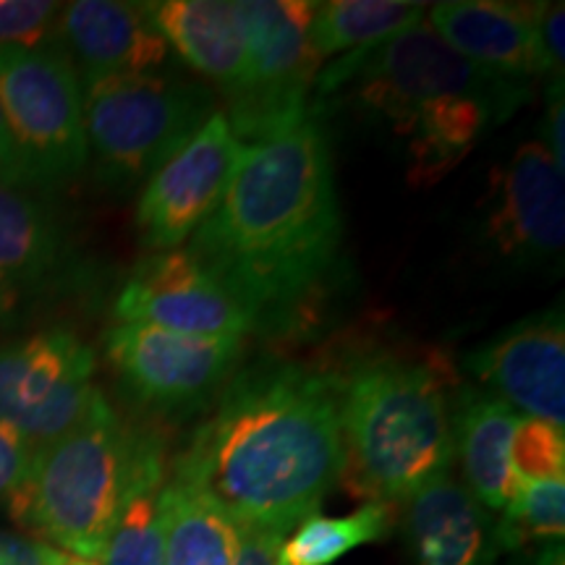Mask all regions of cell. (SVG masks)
Wrapping results in <instances>:
<instances>
[{"instance_id":"5","label":"cell","mask_w":565,"mask_h":565,"mask_svg":"<svg viewBox=\"0 0 565 565\" xmlns=\"http://www.w3.org/2000/svg\"><path fill=\"white\" fill-rule=\"evenodd\" d=\"M317 95L330 97L351 84V100L380 118L398 137L424 105L443 97H487L515 110L529 97L519 84L475 66L437 34L427 21L395 38L345 53L317 76Z\"/></svg>"},{"instance_id":"6","label":"cell","mask_w":565,"mask_h":565,"mask_svg":"<svg viewBox=\"0 0 565 565\" xmlns=\"http://www.w3.org/2000/svg\"><path fill=\"white\" fill-rule=\"evenodd\" d=\"M84 92L87 166L108 189L141 186L212 116V95L175 74H129Z\"/></svg>"},{"instance_id":"15","label":"cell","mask_w":565,"mask_h":565,"mask_svg":"<svg viewBox=\"0 0 565 565\" xmlns=\"http://www.w3.org/2000/svg\"><path fill=\"white\" fill-rule=\"evenodd\" d=\"M53 38L74 63L82 89L110 76L158 74L171 53L145 3L124 0L66 3Z\"/></svg>"},{"instance_id":"17","label":"cell","mask_w":565,"mask_h":565,"mask_svg":"<svg viewBox=\"0 0 565 565\" xmlns=\"http://www.w3.org/2000/svg\"><path fill=\"white\" fill-rule=\"evenodd\" d=\"M74 273V246L51 204L32 192L0 186V288L21 296L53 294Z\"/></svg>"},{"instance_id":"12","label":"cell","mask_w":565,"mask_h":565,"mask_svg":"<svg viewBox=\"0 0 565 565\" xmlns=\"http://www.w3.org/2000/svg\"><path fill=\"white\" fill-rule=\"evenodd\" d=\"M121 322L186 335L244 338L257 333L249 309L186 246L139 263L116 296Z\"/></svg>"},{"instance_id":"29","label":"cell","mask_w":565,"mask_h":565,"mask_svg":"<svg viewBox=\"0 0 565 565\" xmlns=\"http://www.w3.org/2000/svg\"><path fill=\"white\" fill-rule=\"evenodd\" d=\"M32 448L13 429L0 424V505L9 511L30 475Z\"/></svg>"},{"instance_id":"20","label":"cell","mask_w":565,"mask_h":565,"mask_svg":"<svg viewBox=\"0 0 565 565\" xmlns=\"http://www.w3.org/2000/svg\"><path fill=\"white\" fill-rule=\"evenodd\" d=\"M521 416L482 387H461L454 404V448L461 458L466 490L487 511L511 503L519 479L511 466V443Z\"/></svg>"},{"instance_id":"4","label":"cell","mask_w":565,"mask_h":565,"mask_svg":"<svg viewBox=\"0 0 565 565\" xmlns=\"http://www.w3.org/2000/svg\"><path fill=\"white\" fill-rule=\"evenodd\" d=\"M147 429L129 427L97 391L74 427L32 450L9 515L32 540L100 561Z\"/></svg>"},{"instance_id":"37","label":"cell","mask_w":565,"mask_h":565,"mask_svg":"<svg viewBox=\"0 0 565 565\" xmlns=\"http://www.w3.org/2000/svg\"><path fill=\"white\" fill-rule=\"evenodd\" d=\"M11 307H13V301H11V296L3 291V288H0V320H3L6 315L11 312Z\"/></svg>"},{"instance_id":"7","label":"cell","mask_w":565,"mask_h":565,"mask_svg":"<svg viewBox=\"0 0 565 565\" xmlns=\"http://www.w3.org/2000/svg\"><path fill=\"white\" fill-rule=\"evenodd\" d=\"M0 110L32 192L79 179L87 168L84 92L58 40L0 47Z\"/></svg>"},{"instance_id":"8","label":"cell","mask_w":565,"mask_h":565,"mask_svg":"<svg viewBox=\"0 0 565 565\" xmlns=\"http://www.w3.org/2000/svg\"><path fill=\"white\" fill-rule=\"evenodd\" d=\"M246 42V79L225 95L233 137H273L307 116V97L322 61L309 45V0H236Z\"/></svg>"},{"instance_id":"18","label":"cell","mask_w":565,"mask_h":565,"mask_svg":"<svg viewBox=\"0 0 565 565\" xmlns=\"http://www.w3.org/2000/svg\"><path fill=\"white\" fill-rule=\"evenodd\" d=\"M406 534L416 565H492L500 553L487 508L450 475L406 500Z\"/></svg>"},{"instance_id":"3","label":"cell","mask_w":565,"mask_h":565,"mask_svg":"<svg viewBox=\"0 0 565 565\" xmlns=\"http://www.w3.org/2000/svg\"><path fill=\"white\" fill-rule=\"evenodd\" d=\"M341 406V482L366 503H406L429 479L448 475L454 385L443 351H380L333 366Z\"/></svg>"},{"instance_id":"35","label":"cell","mask_w":565,"mask_h":565,"mask_svg":"<svg viewBox=\"0 0 565 565\" xmlns=\"http://www.w3.org/2000/svg\"><path fill=\"white\" fill-rule=\"evenodd\" d=\"M534 565H565L563 542H547V545H542Z\"/></svg>"},{"instance_id":"32","label":"cell","mask_w":565,"mask_h":565,"mask_svg":"<svg viewBox=\"0 0 565 565\" xmlns=\"http://www.w3.org/2000/svg\"><path fill=\"white\" fill-rule=\"evenodd\" d=\"M55 547L0 529V565H51Z\"/></svg>"},{"instance_id":"22","label":"cell","mask_w":565,"mask_h":565,"mask_svg":"<svg viewBox=\"0 0 565 565\" xmlns=\"http://www.w3.org/2000/svg\"><path fill=\"white\" fill-rule=\"evenodd\" d=\"M168 450L158 433L147 429L141 440L137 466L105 542L100 565H166V490Z\"/></svg>"},{"instance_id":"27","label":"cell","mask_w":565,"mask_h":565,"mask_svg":"<svg viewBox=\"0 0 565 565\" xmlns=\"http://www.w3.org/2000/svg\"><path fill=\"white\" fill-rule=\"evenodd\" d=\"M511 466L519 482H555L565 479L563 427L524 416L515 424Z\"/></svg>"},{"instance_id":"9","label":"cell","mask_w":565,"mask_h":565,"mask_svg":"<svg viewBox=\"0 0 565 565\" xmlns=\"http://www.w3.org/2000/svg\"><path fill=\"white\" fill-rule=\"evenodd\" d=\"M95 351L66 328L0 345V424L32 450L55 440L95 401Z\"/></svg>"},{"instance_id":"14","label":"cell","mask_w":565,"mask_h":565,"mask_svg":"<svg viewBox=\"0 0 565 565\" xmlns=\"http://www.w3.org/2000/svg\"><path fill=\"white\" fill-rule=\"evenodd\" d=\"M482 391L526 416L565 424V328L561 307L515 322L466 359Z\"/></svg>"},{"instance_id":"33","label":"cell","mask_w":565,"mask_h":565,"mask_svg":"<svg viewBox=\"0 0 565 565\" xmlns=\"http://www.w3.org/2000/svg\"><path fill=\"white\" fill-rule=\"evenodd\" d=\"M563 82L550 84V100H547V118H545V137L547 141L542 145L547 147V152L553 154V160L563 168L565 162V141H563Z\"/></svg>"},{"instance_id":"1","label":"cell","mask_w":565,"mask_h":565,"mask_svg":"<svg viewBox=\"0 0 565 565\" xmlns=\"http://www.w3.org/2000/svg\"><path fill=\"white\" fill-rule=\"evenodd\" d=\"M341 242L328 134L307 113L242 147L221 204L186 249L267 330L301 320L324 294Z\"/></svg>"},{"instance_id":"2","label":"cell","mask_w":565,"mask_h":565,"mask_svg":"<svg viewBox=\"0 0 565 565\" xmlns=\"http://www.w3.org/2000/svg\"><path fill=\"white\" fill-rule=\"evenodd\" d=\"M215 404L168 477L194 487L233 526L286 534L315 515L343 471L333 366H252Z\"/></svg>"},{"instance_id":"21","label":"cell","mask_w":565,"mask_h":565,"mask_svg":"<svg viewBox=\"0 0 565 565\" xmlns=\"http://www.w3.org/2000/svg\"><path fill=\"white\" fill-rule=\"evenodd\" d=\"M513 110L487 97H443L416 113L406 129L408 183L433 186L458 168L492 126L505 121Z\"/></svg>"},{"instance_id":"13","label":"cell","mask_w":565,"mask_h":565,"mask_svg":"<svg viewBox=\"0 0 565 565\" xmlns=\"http://www.w3.org/2000/svg\"><path fill=\"white\" fill-rule=\"evenodd\" d=\"M487 242L508 263L540 265L565 246L563 168L542 141L515 147L490 181Z\"/></svg>"},{"instance_id":"26","label":"cell","mask_w":565,"mask_h":565,"mask_svg":"<svg viewBox=\"0 0 565 565\" xmlns=\"http://www.w3.org/2000/svg\"><path fill=\"white\" fill-rule=\"evenodd\" d=\"M565 534V479L519 482L503 519L494 524L500 550H524L534 542H563Z\"/></svg>"},{"instance_id":"30","label":"cell","mask_w":565,"mask_h":565,"mask_svg":"<svg viewBox=\"0 0 565 565\" xmlns=\"http://www.w3.org/2000/svg\"><path fill=\"white\" fill-rule=\"evenodd\" d=\"M563 3H536V45H540L542 71L553 82H563Z\"/></svg>"},{"instance_id":"16","label":"cell","mask_w":565,"mask_h":565,"mask_svg":"<svg viewBox=\"0 0 565 565\" xmlns=\"http://www.w3.org/2000/svg\"><path fill=\"white\" fill-rule=\"evenodd\" d=\"M433 30L475 66L529 84L545 76L536 45V3L445 0L429 9Z\"/></svg>"},{"instance_id":"11","label":"cell","mask_w":565,"mask_h":565,"mask_svg":"<svg viewBox=\"0 0 565 565\" xmlns=\"http://www.w3.org/2000/svg\"><path fill=\"white\" fill-rule=\"evenodd\" d=\"M242 147L223 113L215 110L145 181L134 221L147 249H181L192 238L221 204Z\"/></svg>"},{"instance_id":"25","label":"cell","mask_w":565,"mask_h":565,"mask_svg":"<svg viewBox=\"0 0 565 565\" xmlns=\"http://www.w3.org/2000/svg\"><path fill=\"white\" fill-rule=\"evenodd\" d=\"M393 508L385 503H364L359 511L341 519L309 515L288 542H282L278 565H333L351 550L383 540L391 532Z\"/></svg>"},{"instance_id":"19","label":"cell","mask_w":565,"mask_h":565,"mask_svg":"<svg viewBox=\"0 0 565 565\" xmlns=\"http://www.w3.org/2000/svg\"><path fill=\"white\" fill-rule=\"evenodd\" d=\"M168 47L231 95L246 79V42L236 3L228 0H162L145 3Z\"/></svg>"},{"instance_id":"24","label":"cell","mask_w":565,"mask_h":565,"mask_svg":"<svg viewBox=\"0 0 565 565\" xmlns=\"http://www.w3.org/2000/svg\"><path fill=\"white\" fill-rule=\"evenodd\" d=\"M166 565H233L236 526L194 487L168 477L162 490Z\"/></svg>"},{"instance_id":"23","label":"cell","mask_w":565,"mask_h":565,"mask_svg":"<svg viewBox=\"0 0 565 565\" xmlns=\"http://www.w3.org/2000/svg\"><path fill=\"white\" fill-rule=\"evenodd\" d=\"M427 17L424 3L404 0H330L315 3L309 45L320 61L345 51H366L412 30Z\"/></svg>"},{"instance_id":"36","label":"cell","mask_w":565,"mask_h":565,"mask_svg":"<svg viewBox=\"0 0 565 565\" xmlns=\"http://www.w3.org/2000/svg\"><path fill=\"white\" fill-rule=\"evenodd\" d=\"M51 565H100V563L84 561V557H76V555H68V553H61V550H55Z\"/></svg>"},{"instance_id":"31","label":"cell","mask_w":565,"mask_h":565,"mask_svg":"<svg viewBox=\"0 0 565 565\" xmlns=\"http://www.w3.org/2000/svg\"><path fill=\"white\" fill-rule=\"evenodd\" d=\"M280 545V532L236 526V557H233V565H278Z\"/></svg>"},{"instance_id":"10","label":"cell","mask_w":565,"mask_h":565,"mask_svg":"<svg viewBox=\"0 0 565 565\" xmlns=\"http://www.w3.org/2000/svg\"><path fill=\"white\" fill-rule=\"evenodd\" d=\"M244 338L186 335L118 322L105 333V356L126 391L160 414H189L221 395L242 359Z\"/></svg>"},{"instance_id":"28","label":"cell","mask_w":565,"mask_h":565,"mask_svg":"<svg viewBox=\"0 0 565 565\" xmlns=\"http://www.w3.org/2000/svg\"><path fill=\"white\" fill-rule=\"evenodd\" d=\"M61 9L51 0H0V47L53 40Z\"/></svg>"},{"instance_id":"34","label":"cell","mask_w":565,"mask_h":565,"mask_svg":"<svg viewBox=\"0 0 565 565\" xmlns=\"http://www.w3.org/2000/svg\"><path fill=\"white\" fill-rule=\"evenodd\" d=\"M0 186H13V189H24V192H32L30 181H26L24 166H21L19 160L17 147H13L11 131L9 126H6L3 110H0Z\"/></svg>"}]
</instances>
